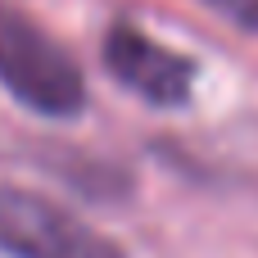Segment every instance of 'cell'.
Here are the masks:
<instances>
[{
	"label": "cell",
	"mask_w": 258,
	"mask_h": 258,
	"mask_svg": "<svg viewBox=\"0 0 258 258\" xmlns=\"http://www.w3.org/2000/svg\"><path fill=\"white\" fill-rule=\"evenodd\" d=\"M0 86L41 118H77L86 109L82 63L9 0H0Z\"/></svg>",
	"instance_id": "1"
},
{
	"label": "cell",
	"mask_w": 258,
	"mask_h": 258,
	"mask_svg": "<svg viewBox=\"0 0 258 258\" xmlns=\"http://www.w3.org/2000/svg\"><path fill=\"white\" fill-rule=\"evenodd\" d=\"M104 68L154 109H181L195 91V63L172 45L150 41L136 23H113L104 32Z\"/></svg>",
	"instance_id": "3"
},
{
	"label": "cell",
	"mask_w": 258,
	"mask_h": 258,
	"mask_svg": "<svg viewBox=\"0 0 258 258\" xmlns=\"http://www.w3.org/2000/svg\"><path fill=\"white\" fill-rule=\"evenodd\" d=\"M204 5L218 9L222 18H231L236 27H245V32L258 36V0H204Z\"/></svg>",
	"instance_id": "4"
},
{
	"label": "cell",
	"mask_w": 258,
	"mask_h": 258,
	"mask_svg": "<svg viewBox=\"0 0 258 258\" xmlns=\"http://www.w3.org/2000/svg\"><path fill=\"white\" fill-rule=\"evenodd\" d=\"M0 254L9 258H122V249L54 200L0 181Z\"/></svg>",
	"instance_id": "2"
}]
</instances>
